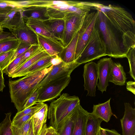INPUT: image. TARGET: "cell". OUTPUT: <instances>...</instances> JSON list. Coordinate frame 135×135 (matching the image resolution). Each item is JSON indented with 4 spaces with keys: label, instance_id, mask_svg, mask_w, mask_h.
<instances>
[{
    "label": "cell",
    "instance_id": "1",
    "mask_svg": "<svg viewBox=\"0 0 135 135\" xmlns=\"http://www.w3.org/2000/svg\"><path fill=\"white\" fill-rule=\"evenodd\" d=\"M82 3L91 9L100 10L104 13L128 52L135 47V21L130 13L124 8L114 5L106 6L98 2H88Z\"/></svg>",
    "mask_w": 135,
    "mask_h": 135
},
{
    "label": "cell",
    "instance_id": "2",
    "mask_svg": "<svg viewBox=\"0 0 135 135\" xmlns=\"http://www.w3.org/2000/svg\"><path fill=\"white\" fill-rule=\"evenodd\" d=\"M95 27L98 29L106 48V55L115 58L126 57L128 52L122 41L113 28L106 16L100 10Z\"/></svg>",
    "mask_w": 135,
    "mask_h": 135
},
{
    "label": "cell",
    "instance_id": "3",
    "mask_svg": "<svg viewBox=\"0 0 135 135\" xmlns=\"http://www.w3.org/2000/svg\"><path fill=\"white\" fill-rule=\"evenodd\" d=\"M80 104L79 97L63 93L48 107L47 116L50 126L56 131L68 119L75 107Z\"/></svg>",
    "mask_w": 135,
    "mask_h": 135
},
{
    "label": "cell",
    "instance_id": "4",
    "mask_svg": "<svg viewBox=\"0 0 135 135\" xmlns=\"http://www.w3.org/2000/svg\"><path fill=\"white\" fill-rule=\"evenodd\" d=\"M106 55L105 44L98 29L95 26L83 50L75 60L80 65Z\"/></svg>",
    "mask_w": 135,
    "mask_h": 135
},
{
    "label": "cell",
    "instance_id": "5",
    "mask_svg": "<svg viewBox=\"0 0 135 135\" xmlns=\"http://www.w3.org/2000/svg\"><path fill=\"white\" fill-rule=\"evenodd\" d=\"M38 71L37 74L13 96L11 98V102L13 103L17 112L23 109L26 101L37 86L43 79L53 66Z\"/></svg>",
    "mask_w": 135,
    "mask_h": 135
},
{
    "label": "cell",
    "instance_id": "6",
    "mask_svg": "<svg viewBox=\"0 0 135 135\" xmlns=\"http://www.w3.org/2000/svg\"><path fill=\"white\" fill-rule=\"evenodd\" d=\"M71 79L67 76L52 80L39 89L37 103L51 101L60 95L62 90L68 85Z\"/></svg>",
    "mask_w": 135,
    "mask_h": 135
},
{
    "label": "cell",
    "instance_id": "7",
    "mask_svg": "<svg viewBox=\"0 0 135 135\" xmlns=\"http://www.w3.org/2000/svg\"><path fill=\"white\" fill-rule=\"evenodd\" d=\"M98 14V11L88 13L84 16L78 32V38L75 60L79 56L90 38L94 28Z\"/></svg>",
    "mask_w": 135,
    "mask_h": 135
},
{
    "label": "cell",
    "instance_id": "8",
    "mask_svg": "<svg viewBox=\"0 0 135 135\" xmlns=\"http://www.w3.org/2000/svg\"><path fill=\"white\" fill-rule=\"evenodd\" d=\"M84 16L76 13H70L66 14L63 18L65 25L61 42L64 47L78 33Z\"/></svg>",
    "mask_w": 135,
    "mask_h": 135
},
{
    "label": "cell",
    "instance_id": "9",
    "mask_svg": "<svg viewBox=\"0 0 135 135\" xmlns=\"http://www.w3.org/2000/svg\"><path fill=\"white\" fill-rule=\"evenodd\" d=\"M80 65L75 60L68 63L62 61L58 65L53 66L51 70L39 84L37 88L54 80L67 76H70L72 71Z\"/></svg>",
    "mask_w": 135,
    "mask_h": 135
},
{
    "label": "cell",
    "instance_id": "10",
    "mask_svg": "<svg viewBox=\"0 0 135 135\" xmlns=\"http://www.w3.org/2000/svg\"><path fill=\"white\" fill-rule=\"evenodd\" d=\"M84 68V90L87 91V96L94 97L98 79L97 64L91 61L85 64Z\"/></svg>",
    "mask_w": 135,
    "mask_h": 135
},
{
    "label": "cell",
    "instance_id": "11",
    "mask_svg": "<svg viewBox=\"0 0 135 135\" xmlns=\"http://www.w3.org/2000/svg\"><path fill=\"white\" fill-rule=\"evenodd\" d=\"M11 32L21 42L31 45H38L37 34L26 25L23 17L18 26Z\"/></svg>",
    "mask_w": 135,
    "mask_h": 135
},
{
    "label": "cell",
    "instance_id": "12",
    "mask_svg": "<svg viewBox=\"0 0 135 135\" xmlns=\"http://www.w3.org/2000/svg\"><path fill=\"white\" fill-rule=\"evenodd\" d=\"M113 61L110 58H104L100 59L97 64L98 79V89L103 93L106 91L108 86L109 80Z\"/></svg>",
    "mask_w": 135,
    "mask_h": 135
},
{
    "label": "cell",
    "instance_id": "13",
    "mask_svg": "<svg viewBox=\"0 0 135 135\" xmlns=\"http://www.w3.org/2000/svg\"><path fill=\"white\" fill-rule=\"evenodd\" d=\"M124 105V114L120 119L122 135H135V108L128 103Z\"/></svg>",
    "mask_w": 135,
    "mask_h": 135
},
{
    "label": "cell",
    "instance_id": "14",
    "mask_svg": "<svg viewBox=\"0 0 135 135\" xmlns=\"http://www.w3.org/2000/svg\"><path fill=\"white\" fill-rule=\"evenodd\" d=\"M38 45L50 56H58L64 47L60 42L37 34Z\"/></svg>",
    "mask_w": 135,
    "mask_h": 135
},
{
    "label": "cell",
    "instance_id": "15",
    "mask_svg": "<svg viewBox=\"0 0 135 135\" xmlns=\"http://www.w3.org/2000/svg\"><path fill=\"white\" fill-rule=\"evenodd\" d=\"M49 55L45 51L40 48L23 64L8 76L12 78L23 76V75L26 71L34 64L40 60Z\"/></svg>",
    "mask_w": 135,
    "mask_h": 135
},
{
    "label": "cell",
    "instance_id": "16",
    "mask_svg": "<svg viewBox=\"0 0 135 135\" xmlns=\"http://www.w3.org/2000/svg\"><path fill=\"white\" fill-rule=\"evenodd\" d=\"M42 21L47 31L62 43L61 41L65 27L64 20L63 19L49 18Z\"/></svg>",
    "mask_w": 135,
    "mask_h": 135
},
{
    "label": "cell",
    "instance_id": "17",
    "mask_svg": "<svg viewBox=\"0 0 135 135\" xmlns=\"http://www.w3.org/2000/svg\"><path fill=\"white\" fill-rule=\"evenodd\" d=\"M88 113L78 104L76 108L74 127L72 135H85Z\"/></svg>",
    "mask_w": 135,
    "mask_h": 135
},
{
    "label": "cell",
    "instance_id": "18",
    "mask_svg": "<svg viewBox=\"0 0 135 135\" xmlns=\"http://www.w3.org/2000/svg\"><path fill=\"white\" fill-rule=\"evenodd\" d=\"M48 111V106L46 104L35 113L32 118L34 135H39L44 126L46 124Z\"/></svg>",
    "mask_w": 135,
    "mask_h": 135
},
{
    "label": "cell",
    "instance_id": "19",
    "mask_svg": "<svg viewBox=\"0 0 135 135\" xmlns=\"http://www.w3.org/2000/svg\"><path fill=\"white\" fill-rule=\"evenodd\" d=\"M23 9L14 8L6 14L3 21L1 23L2 27L7 28L11 32L19 24L23 17Z\"/></svg>",
    "mask_w": 135,
    "mask_h": 135
},
{
    "label": "cell",
    "instance_id": "20",
    "mask_svg": "<svg viewBox=\"0 0 135 135\" xmlns=\"http://www.w3.org/2000/svg\"><path fill=\"white\" fill-rule=\"evenodd\" d=\"M47 7L32 6L23 9L24 19H32L44 20L50 18L47 12Z\"/></svg>",
    "mask_w": 135,
    "mask_h": 135
},
{
    "label": "cell",
    "instance_id": "21",
    "mask_svg": "<svg viewBox=\"0 0 135 135\" xmlns=\"http://www.w3.org/2000/svg\"><path fill=\"white\" fill-rule=\"evenodd\" d=\"M110 98L104 103L94 105L93 112L91 113L96 117L107 123L110 120L112 115H113L116 117L111 110L110 105Z\"/></svg>",
    "mask_w": 135,
    "mask_h": 135
},
{
    "label": "cell",
    "instance_id": "22",
    "mask_svg": "<svg viewBox=\"0 0 135 135\" xmlns=\"http://www.w3.org/2000/svg\"><path fill=\"white\" fill-rule=\"evenodd\" d=\"M126 79L123 66L119 63L113 62L108 81L115 85L123 86L125 85Z\"/></svg>",
    "mask_w": 135,
    "mask_h": 135
},
{
    "label": "cell",
    "instance_id": "23",
    "mask_svg": "<svg viewBox=\"0 0 135 135\" xmlns=\"http://www.w3.org/2000/svg\"><path fill=\"white\" fill-rule=\"evenodd\" d=\"M24 20L26 25L36 34L51 38L61 43L59 40L47 31L44 26L42 20L32 19Z\"/></svg>",
    "mask_w": 135,
    "mask_h": 135
},
{
    "label": "cell",
    "instance_id": "24",
    "mask_svg": "<svg viewBox=\"0 0 135 135\" xmlns=\"http://www.w3.org/2000/svg\"><path fill=\"white\" fill-rule=\"evenodd\" d=\"M78 37V32L59 55L58 56L62 61L68 63L75 60V55Z\"/></svg>",
    "mask_w": 135,
    "mask_h": 135
},
{
    "label": "cell",
    "instance_id": "25",
    "mask_svg": "<svg viewBox=\"0 0 135 135\" xmlns=\"http://www.w3.org/2000/svg\"><path fill=\"white\" fill-rule=\"evenodd\" d=\"M38 71L28 74L18 80H9L8 86L10 97L17 92L37 73Z\"/></svg>",
    "mask_w": 135,
    "mask_h": 135
},
{
    "label": "cell",
    "instance_id": "26",
    "mask_svg": "<svg viewBox=\"0 0 135 135\" xmlns=\"http://www.w3.org/2000/svg\"><path fill=\"white\" fill-rule=\"evenodd\" d=\"M103 121L91 113H88L85 128V135H97Z\"/></svg>",
    "mask_w": 135,
    "mask_h": 135
},
{
    "label": "cell",
    "instance_id": "27",
    "mask_svg": "<svg viewBox=\"0 0 135 135\" xmlns=\"http://www.w3.org/2000/svg\"><path fill=\"white\" fill-rule=\"evenodd\" d=\"M56 56L49 55L37 61L27 70L23 76L41 71L52 65L51 60Z\"/></svg>",
    "mask_w": 135,
    "mask_h": 135
},
{
    "label": "cell",
    "instance_id": "28",
    "mask_svg": "<svg viewBox=\"0 0 135 135\" xmlns=\"http://www.w3.org/2000/svg\"><path fill=\"white\" fill-rule=\"evenodd\" d=\"M76 108V107L67 120L56 131L59 135H72L74 127Z\"/></svg>",
    "mask_w": 135,
    "mask_h": 135
},
{
    "label": "cell",
    "instance_id": "29",
    "mask_svg": "<svg viewBox=\"0 0 135 135\" xmlns=\"http://www.w3.org/2000/svg\"><path fill=\"white\" fill-rule=\"evenodd\" d=\"M20 42L16 38L6 39L0 41V55L11 50L16 49Z\"/></svg>",
    "mask_w": 135,
    "mask_h": 135
},
{
    "label": "cell",
    "instance_id": "30",
    "mask_svg": "<svg viewBox=\"0 0 135 135\" xmlns=\"http://www.w3.org/2000/svg\"><path fill=\"white\" fill-rule=\"evenodd\" d=\"M11 112L5 114L4 119L0 123V135H12L11 120Z\"/></svg>",
    "mask_w": 135,
    "mask_h": 135
},
{
    "label": "cell",
    "instance_id": "31",
    "mask_svg": "<svg viewBox=\"0 0 135 135\" xmlns=\"http://www.w3.org/2000/svg\"><path fill=\"white\" fill-rule=\"evenodd\" d=\"M45 104L42 102L37 103L34 106L17 112L13 117L12 121L17 120L24 115L35 113L39 110Z\"/></svg>",
    "mask_w": 135,
    "mask_h": 135
},
{
    "label": "cell",
    "instance_id": "32",
    "mask_svg": "<svg viewBox=\"0 0 135 135\" xmlns=\"http://www.w3.org/2000/svg\"><path fill=\"white\" fill-rule=\"evenodd\" d=\"M17 49L11 50L0 55V69L2 71L10 63Z\"/></svg>",
    "mask_w": 135,
    "mask_h": 135
},
{
    "label": "cell",
    "instance_id": "33",
    "mask_svg": "<svg viewBox=\"0 0 135 135\" xmlns=\"http://www.w3.org/2000/svg\"><path fill=\"white\" fill-rule=\"evenodd\" d=\"M130 67L129 74L131 77L135 80V47L131 48L126 55Z\"/></svg>",
    "mask_w": 135,
    "mask_h": 135
},
{
    "label": "cell",
    "instance_id": "34",
    "mask_svg": "<svg viewBox=\"0 0 135 135\" xmlns=\"http://www.w3.org/2000/svg\"><path fill=\"white\" fill-rule=\"evenodd\" d=\"M40 49V47L38 45H31L30 47L25 52L19 64L15 70L23 64Z\"/></svg>",
    "mask_w": 135,
    "mask_h": 135
},
{
    "label": "cell",
    "instance_id": "35",
    "mask_svg": "<svg viewBox=\"0 0 135 135\" xmlns=\"http://www.w3.org/2000/svg\"><path fill=\"white\" fill-rule=\"evenodd\" d=\"M32 118L27 122L24 126L21 129H18L11 125L12 135H27L32 123Z\"/></svg>",
    "mask_w": 135,
    "mask_h": 135
},
{
    "label": "cell",
    "instance_id": "36",
    "mask_svg": "<svg viewBox=\"0 0 135 135\" xmlns=\"http://www.w3.org/2000/svg\"><path fill=\"white\" fill-rule=\"evenodd\" d=\"M24 52L14 60L3 70V72L8 75L12 73L15 69L19 64L21 59L23 55Z\"/></svg>",
    "mask_w": 135,
    "mask_h": 135
},
{
    "label": "cell",
    "instance_id": "37",
    "mask_svg": "<svg viewBox=\"0 0 135 135\" xmlns=\"http://www.w3.org/2000/svg\"><path fill=\"white\" fill-rule=\"evenodd\" d=\"M39 89L37 88L33 92L25 102L23 108V109L36 104L39 94Z\"/></svg>",
    "mask_w": 135,
    "mask_h": 135
},
{
    "label": "cell",
    "instance_id": "38",
    "mask_svg": "<svg viewBox=\"0 0 135 135\" xmlns=\"http://www.w3.org/2000/svg\"><path fill=\"white\" fill-rule=\"evenodd\" d=\"M34 113L24 115L17 120L12 121L11 125L18 129H21L24 126L27 122L32 117Z\"/></svg>",
    "mask_w": 135,
    "mask_h": 135
},
{
    "label": "cell",
    "instance_id": "39",
    "mask_svg": "<svg viewBox=\"0 0 135 135\" xmlns=\"http://www.w3.org/2000/svg\"><path fill=\"white\" fill-rule=\"evenodd\" d=\"M31 46V45L20 42L17 49L10 63L16 58L25 52Z\"/></svg>",
    "mask_w": 135,
    "mask_h": 135
},
{
    "label": "cell",
    "instance_id": "40",
    "mask_svg": "<svg viewBox=\"0 0 135 135\" xmlns=\"http://www.w3.org/2000/svg\"><path fill=\"white\" fill-rule=\"evenodd\" d=\"M16 7L10 0H0V13H7Z\"/></svg>",
    "mask_w": 135,
    "mask_h": 135
},
{
    "label": "cell",
    "instance_id": "41",
    "mask_svg": "<svg viewBox=\"0 0 135 135\" xmlns=\"http://www.w3.org/2000/svg\"><path fill=\"white\" fill-rule=\"evenodd\" d=\"M14 38H16L10 32L3 31L0 34V41L5 39Z\"/></svg>",
    "mask_w": 135,
    "mask_h": 135
},
{
    "label": "cell",
    "instance_id": "42",
    "mask_svg": "<svg viewBox=\"0 0 135 135\" xmlns=\"http://www.w3.org/2000/svg\"><path fill=\"white\" fill-rule=\"evenodd\" d=\"M126 88L135 94V82L128 81L127 83Z\"/></svg>",
    "mask_w": 135,
    "mask_h": 135
},
{
    "label": "cell",
    "instance_id": "43",
    "mask_svg": "<svg viewBox=\"0 0 135 135\" xmlns=\"http://www.w3.org/2000/svg\"><path fill=\"white\" fill-rule=\"evenodd\" d=\"M3 75V71L0 69V92H2L4 88L5 87Z\"/></svg>",
    "mask_w": 135,
    "mask_h": 135
},
{
    "label": "cell",
    "instance_id": "44",
    "mask_svg": "<svg viewBox=\"0 0 135 135\" xmlns=\"http://www.w3.org/2000/svg\"><path fill=\"white\" fill-rule=\"evenodd\" d=\"M62 61V60L58 56H55L51 60L52 65L55 66L58 65Z\"/></svg>",
    "mask_w": 135,
    "mask_h": 135
},
{
    "label": "cell",
    "instance_id": "45",
    "mask_svg": "<svg viewBox=\"0 0 135 135\" xmlns=\"http://www.w3.org/2000/svg\"><path fill=\"white\" fill-rule=\"evenodd\" d=\"M105 129L108 135H122L114 129H109L107 128Z\"/></svg>",
    "mask_w": 135,
    "mask_h": 135
},
{
    "label": "cell",
    "instance_id": "46",
    "mask_svg": "<svg viewBox=\"0 0 135 135\" xmlns=\"http://www.w3.org/2000/svg\"><path fill=\"white\" fill-rule=\"evenodd\" d=\"M55 130L53 127L50 126L48 127L47 132L45 135H53Z\"/></svg>",
    "mask_w": 135,
    "mask_h": 135
},
{
    "label": "cell",
    "instance_id": "47",
    "mask_svg": "<svg viewBox=\"0 0 135 135\" xmlns=\"http://www.w3.org/2000/svg\"><path fill=\"white\" fill-rule=\"evenodd\" d=\"M97 135H108L105 128L100 127L97 133Z\"/></svg>",
    "mask_w": 135,
    "mask_h": 135
},
{
    "label": "cell",
    "instance_id": "48",
    "mask_svg": "<svg viewBox=\"0 0 135 135\" xmlns=\"http://www.w3.org/2000/svg\"><path fill=\"white\" fill-rule=\"evenodd\" d=\"M48 127L46 124L43 126L39 135H45L47 130Z\"/></svg>",
    "mask_w": 135,
    "mask_h": 135
},
{
    "label": "cell",
    "instance_id": "49",
    "mask_svg": "<svg viewBox=\"0 0 135 135\" xmlns=\"http://www.w3.org/2000/svg\"><path fill=\"white\" fill-rule=\"evenodd\" d=\"M7 13H0V23L3 22L4 20Z\"/></svg>",
    "mask_w": 135,
    "mask_h": 135
},
{
    "label": "cell",
    "instance_id": "50",
    "mask_svg": "<svg viewBox=\"0 0 135 135\" xmlns=\"http://www.w3.org/2000/svg\"><path fill=\"white\" fill-rule=\"evenodd\" d=\"M27 135H34L33 132L32 122L30 129Z\"/></svg>",
    "mask_w": 135,
    "mask_h": 135
},
{
    "label": "cell",
    "instance_id": "51",
    "mask_svg": "<svg viewBox=\"0 0 135 135\" xmlns=\"http://www.w3.org/2000/svg\"><path fill=\"white\" fill-rule=\"evenodd\" d=\"M3 30V28L1 26V23H0V34L4 31Z\"/></svg>",
    "mask_w": 135,
    "mask_h": 135
},
{
    "label": "cell",
    "instance_id": "52",
    "mask_svg": "<svg viewBox=\"0 0 135 135\" xmlns=\"http://www.w3.org/2000/svg\"><path fill=\"white\" fill-rule=\"evenodd\" d=\"M53 135H59L58 133L56 131H55V132L54 133Z\"/></svg>",
    "mask_w": 135,
    "mask_h": 135
}]
</instances>
